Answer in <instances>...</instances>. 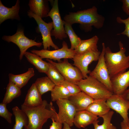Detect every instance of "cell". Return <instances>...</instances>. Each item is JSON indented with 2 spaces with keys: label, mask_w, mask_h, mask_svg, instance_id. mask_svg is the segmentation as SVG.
<instances>
[{
  "label": "cell",
  "mask_w": 129,
  "mask_h": 129,
  "mask_svg": "<svg viewBox=\"0 0 129 129\" xmlns=\"http://www.w3.org/2000/svg\"><path fill=\"white\" fill-rule=\"evenodd\" d=\"M21 109L25 112L28 119L27 125L25 129H42L43 124L49 118L57 113L52 102L48 104L44 100L40 105L35 107H29L22 104Z\"/></svg>",
  "instance_id": "cell-1"
},
{
  "label": "cell",
  "mask_w": 129,
  "mask_h": 129,
  "mask_svg": "<svg viewBox=\"0 0 129 129\" xmlns=\"http://www.w3.org/2000/svg\"><path fill=\"white\" fill-rule=\"evenodd\" d=\"M101 53L98 51L90 50L81 54H75L73 58V65L81 71L84 79L87 78L91 71L88 69L89 64L93 61H98Z\"/></svg>",
  "instance_id": "cell-11"
},
{
  "label": "cell",
  "mask_w": 129,
  "mask_h": 129,
  "mask_svg": "<svg viewBox=\"0 0 129 129\" xmlns=\"http://www.w3.org/2000/svg\"><path fill=\"white\" fill-rule=\"evenodd\" d=\"M7 104L2 102L0 103V116L4 118L9 124L11 123L12 113L6 108Z\"/></svg>",
  "instance_id": "cell-32"
},
{
  "label": "cell",
  "mask_w": 129,
  "mask_h": 129,
  "mask_svg": "<svg viewBox=\"0 0 129 129\" xmlns=\"http://www.w3.org/2000/svg\"><path fill=\"white\" fill-rule=\"evenodd\" d=\"M70 127L67 123L63 124V126L62 129H71Z\"/></svg>",
  "instance_id": "cell-38"
},
{
  "label": "cell",
  "mask_w": 129,
  "mask_h": 129,
  "mask_svg": "<svg viewBox=\"0 0 129 129\" xmlns=\"http://www.w3.org/2000/svg\"><path fill=\"white\" fill-rule=\"evenodd\" d=\"M99 117L86 110L77 111L74 117L73 124L78 128H85L98 120Z\"/></svg>",
  "instance_id": "cell-15"
},
{
  "label": "cell",
  "mask_w": 129,
  "mask_h": 129,
  "mask_svg": "<svg viewBox=\"0 0 129 129\" xmlns=\"http://www.w3.org/2000/svg\"><path fill=\"white\" fill-rule=\"evenodd\" d=\"M102 51L98 63L94 69L91 71L89 74L90 75L103 84L113 92L111 78L104 59L106 47L104 43H102Z\"/></svg>",
  "instance_id": "cell-8"
},
{
  "label": "cell",
  "mask_w": 129,
  "mask_h": 129,
  "mask_svg": "<svg viewBox=\"0 0 129 129\" xmlns=\"http://www.w3.org/2000/svg\"><path fill=\"white\" fill-rule=\"evenodd\" d=\"M48 16L52 19L53 29L51 31V36H54L56 39L62 40L67 37L64 27V22L61 18L59 13L58 0L54 1L52 9L48 13Z\"/></svg>",
  "instance_id": "cell-12"
},
{
  "label": "cell",
  "mask_w": 129,
  "mask_h": 129,
  "mask_svg": "<svg viewBox=\"0 0 129 129\" xmlns=\"http://www.w3.org/2000/svg\"><path fill=\"white\" fill-rule=\"evenodd\" d=\"M34 70L32 68H29L26 72L20 74L14 75L9 73V81L21 88L25 86L29 80L35 75Z\"/></svg>",
  "instance_id": "cell-20"
},
{
  "label": "cell",
  "mask_w": 129,
  "mask_h": 129,
  "mask_svg": "<svg viewBox=\"0 0 129 129\" xmlns=\"http://www.w3.org/2000/svg\"><path fill=\"white\" fill-rule=\"evenodd\" d=\"M120 125V129H129V122H125L123 121L121 123Z\"/></svg>",
  "instance_id": "cell-36"
},
{
  "label": "cell",
  "mask_w": 129,
  "mask_h": 129,
  "mask_svg": "<svg viewBox=\"0 0 129 129\" xmlns=\"http://www.w3.org/2000/svg\"><path fill=\"white\" fill-rule=\"evenodd\" d=\"M59 85L65 87L69 91L71 96L75 95L81 91L78 85L65 80Z\"/></svg>",
  "instance_id": "cell-31"
},
{
  "label": "cell",
  "mask_w": 129,
  "mask_h": 129,
  "mask_svg": "<svg viewBox=\"0 0 129 129\" xmlns=\"http://www.w3.org/2000/svg\"><path fill=\"white\" fill-rule=\"evenodd\" d=\"M27 15L30 17L33 18L38 25V30L42 37L43 49H47L48 48L49 50L50 46L55 50L59 49L58 47L54 43L51 38V33L53 28L52 22L46 23L42 18L30 10L27 12Z\"/></svg>",
  "instance_id": "cell-10"
},
{
  "label": "cell",
  "mask_w": 129,
  "mask_h": 129,
  "mask_svg": "<svg viewBox=\"0 0 129 129\" xmlns=\"http://www.w3.org/2000/svg\"><path fill=\"white\" fill-rule=\"evenodd\" d=\"M64 22L65 32L69 37L71 43L70 48L75 50L79 44L81 40L75 33L72 27V25L64 21Z\"/></svg>",
  "instance_id": "cell-28"
},
{
  "label": "cell",
  "mask_w": 129,
  "mask_h": 129,
  "mask_svg": "<svg viewBox=\"0 0 129 129\" xmlns=\"http://www.w3.org/2000/svg\"><path fill=\"white\" fill-rule=\"evenodd\" d=\"M52 100L53 102L60 99H68L71 96L68 90L61 85H56L51 91Z\"/></svg>",
  "instance_id": "cell-27"
},
{
  "label": "cell",
  "mask_w": 129,
  "mask_h": 129,
  "mask_svg": "<svg viewBox=\"0 0 129 129\" xmlns=\"http://www.w3.org/2000/svg\"><path fill=\"white\" fill-rule=\"evenodd\" d=\"M49 63V66L46 74L56 85H59L65 79L58 70Z\"/></svg>",
  "instance_id": "cell-30"
},
{
  "label": "cell",
  "mask_w": 129,
  "mask_h": 129,
  "mask_svg": "<svg viewBox=\"0 0 129 129\" xmlns=\"http://www.w3.org/2000/svg\"><path fill=\"white\" fill-rule=\"evenodd\" d=\"M51 119L52 121L51 125L49 129H62V124L54 120L53 117Z\"/></svg>",
  "instance_id": "cell-34"
},
{
  "label": "cell",
  "mask_w": 129,
  "mask_h": 129,
  "mask_svg": "<svg viewBox=\"0 0 129 129\" xmlns=\"http://www.w3.org/2000/svg\"><path fill=\"white\" fill-rule=\"evenodd\" d=\"M82 91L94 100L107 99L113 94L104 85L89 75L77 84Z\"/></svg>",
  "instance_id": "cell-4"
},
{
  "label": "cell",
  "mask_w": 129,
  "mask_h": 129,
  "mask_svg": "<svg viewBox=\"0 0 129 129\" xmlns=\"http://www.w3.org/2000/svg\"><path fill=\"white\" fill-rule=\"evenodd\" d=\"M116 21L119 23H123L125 25L124 30L120 33H118L117 35H123L126 36L129 38V16L125 19H123L120 17L116 18Z\"/></svg>",
  "instance_id": "cell-33"
},
{
  "label": "cell",
  "mask_w": 129,
  "mask_h": 129,
  "mask_svg": "<svg viewBox=\"0 0 129 129\" xmlns=\"http://www.w3.org/2000/svg\"><path fill=\"white\" fill-rule=\"evenodd\" d=\"M24 56L27 61L35 67L38 72L46 74L49 66L48 62L43 61L40 56L31 52L27 51Z\"/></svg>",
  "instance_id": "cell-22"
},
{
  "label": "cell",
  "mask_w": 129,
  "mask_h": 129,
  "mask_svg": "<svg viewBox=\"0 0 129 129\" xmlns=\"http://www.w3.org/2000/svg\"><path fill=\"white\" fill-rule=\"evenodd\" d=\"M118 44L120 50L117 52H112L108 47L105 49L104 59L111 78L129 68V56L126 55V49L121 41Z\"/></svg>",
  "instance_id": "cell-3"
},
{
  "label": "cell",
  "mask_w": 129,
  "mask_h": 129,
  "mask_svg": "<svg viewBox=\"0 0 129 129\" xmlns=\"http://www.w3.org/2000/svg\"><path fill=\"white\" fill-rule=\"evenodd\" d=\"M64 19L72 25L79 23L87 31L91 30L93 26L97 29L102 28L105 20L103 16L98 14L97 9L95 6L76 12H69L65 16Z\"/></svg>",
  "instance_id": "cell-2"
},
{
  "label": "cell",
  "mask_w": 129,
  "mask_h": 129,
  "mask_svg": "<svg viewBox=\"0 0 129 129\" xmlns=\"http://www.w3.org/2000/svg\"><path fill=\"white\" fill-rule=\"evenodd\" d=\"M47 1L43 0H30L28 5L30 10L41 18L48 17L49 12Z\"/></svg>",
  "instance_id": "cell-19"
},
{
  "label": "cell",
  "mask_w": 129,
  "mask_h": 129,
  "mask_svg": "<svg viewBox=\"0 0 129 129\" xmlns=\"http://www.w3.org/2000/svg\"><path fill=\"white\" fill-rule=\"evenodd\" d=\"M46 60L58 70L65 80L77 85L79 82L84 79L79 69L70 63L67 59H64L62 62L58 63L49 59Z\"/></svg>",
  "instance_id": "cell-5"
},
{
  "label": "cell",
  "mask_w": 129,
  "mask_h": 129,
  "mask_svg": "<svg viewBox=\"0 0 129 129\" xmlns=\"http://www.w3.org/2000/svg\"><path fill=\"white\" fill-rule=\"evenodd\" d=\"M114 113L113 111H110L105 114L101 117L103 120L102 124L101 125L98 124L99 121L97 120L93 124L94 129H117L116 127L111 123L113 116Z\"/></svg>",
  "instance_id": "cell-29"
},
{
  "label": "cell",
  "mask_w": 129,
  "mask_h": 129,
  "mask_svg": "<svg viewBox=\"0 0 129 129\" xmlns=\"http://www.w3.org/2000/svg\"><path fill=\"white\" fill-rule=\"evenodd\" d=\"M113 94L122 96L129 87V70L111 78Z\"/></svg>",
  "instance_id": "cell-14"
},
{
  "label": "cell",
  "mask_w": 129,
  "mask_h": 129,
  "mask_svg": "<svg viewBox=\"0 0 129 129\" xmlns=\"http://www.w3.org/2000/svg\"><path fill=\"white\" fill-rule=\"evenodd\" d=\"M20 1L17 0L15 5L11 8L5 6L0 0V24L6 20H20L19 15L20 9Z\"/></svg>",
  "instance_id": "cell-17"
},
{
  "label": "cell",
  "mask_w": 129,
  "mask_h": 129,
  "mask_svg": "<svg viewBox=\"0 0 129 129\" xmlns=\"http://www.w3.org/2000/svg\"><path fill=\"white\" fill-rule=\"evenodd\" d=\"M34 83L42 95L48 91H51L56 86L54 82L46 76L37 78Z\"/></svg>",
  "instance_id": "cell-26"
},
{
  "label": "cell",
  "mask_w": 129,
  "mask_h": 129,
  "mask_svg": "<svg viewBox=\"0 0 129 129\" xmlns=\"http://www.w3.org/2000/svg\"><path fill=\"white\" fill-rule=\"evenodd\" d=\"M42 95L40 94L34 84H32L28 90L23 104L29 107H35L43 103Z\"/></svg>",
  "instance_id": "cell-18"
},
{
  "label": "cell",
  "mask_w": 129,
  "mask_h": 129,
  "mask_svg": "<svg viewBox=\"0 0 129 129\" xmlns=\"http://www.w3.org/2000/svg\"><path fill=\"white\" fill-rule=\"evenodd\" d=\"M121 96L125 99L129 100V87Z\"/></svg>",
  "instance_id": "cell-37"
},
{
  "label": "cell",
  "mask_w": 129,
  "mask_h": 129,
  "mask_svg": "<svg viewBox=\"0 0 129 129\" xmlns=\"http://www.w3.org/2000/svg\"><path fill=\"white\" fill-rule=\"evenodd\" d=\"M68 100L74 105L77 111L86 110L94 100L82 91L71 96Z\"/></svg>",
  "instance_id": "cell-16"
},
{
  "label": "cell",
  "mask_w": 129,
  "mask_h": 129,
  "mask_svg": "<svg viewBox=\"0 0 129 129\" xmlns=\"http://www.w3.org/2000/svg\"><path fill=\"white\" fill-rule=\"evenodd\" d=\"M31 52L40 56L41 58L53 59L61 62V59H73L75 53L74 50L68 48L67 43L64 41L62 43V47L60 49L54 50H49L43 49L38 50L32 49Z\"/></svg>",
  "instance_id": "cell-9"
},
{
  "label": "cell",
  "mask_w": 129,
  "mask_h": 129,
  "mask_svg": "<svg viewBox=\"0 0 129 129\" xmlns=\"http://www.w3.org/2000/svg\"><path fill=\"white\" fill-rule=\"evenodd\" d=\"M56 102L59 111L56 115L53 117L54 120L62 124L66 123L70 127L73 126L74 117L77 111L75 106L68 99H59Z\"/></svg>",
  "instance_id": "cell-7"
},
{
  "label": "cell",
  "mask_w": 129,
  "mask_h": 129,
  "mask_svg": "<svg viewBox=\"0 0 129 129\" xmlns=\"http://www.w3.org/2000/svg\"><path fill=\"white\" fill-rule=\"evenodd\" d=\"M108 107L118 113L126 123L129 122L128 111L129 110V100L121 96L113 94L106 100Z\"/></svg>",
  "instance_id": "cell-13"
},
{
  "label": "cell",
  "mask_w": 129,
  "mask_h": 129,
  "mask_svg": "<svg viewBox=\"0 0 129 129\" xmlns=\"http://www.w3.org/2000/svg\"><path fill=\"white\" fill-rule=\"evenodd\" d=\"M99 38L95 35L88 39L81 40L76 48L74 50L75 54H81L88 51H98L97 44Z\"/></svg>",
  "instance_id": "cell-23"
},
{
  "label": "cell",
  "mask_w": 129,
  "mask_h": 129,
  "mask_svg": "<svg viewBox=\"0 0 129 129\" xmlns=\"http://www.w3.org/2000/svg\"><path fill=\"white\" fill-rule=\"evenodd\" d=\"M107 100L104 99L94 100L86 110L96 116L101 117L110 110V109L107 104Z\"/></svg>",
  "instance_id": "cell-21"
},
{
  "label": "cell",
  "mask_w": 129,
  "mask_h": 129,
  "mask_svg": "<svg viewBox=\"0 0 129 129\" xmlns=\"http://www.w3.org/2000/svg\"><path fill=\"white\" fill-rule=\"evenodd\" d=\"M6 90L2 102L6 104L10 103L14 99L18 97L21 94V88L10 81Z\"/></svg>",
  "instance_id": "cell-25"
},
{
  "label": "cell",
  "mask_w": 129,
  "mask_h": 129,
  "mask_svg": "<svg viewBox=\"0 0 129 129\" xmlns=\"http://www.w3.org/2000/svg\"><path fill=\"white\" fill-rule=\"evenodd\" d=\"M122 8L123 11L129 16V0H122Z\"/></svg>",
  "instance_id": "cell-35"
},
{
  "label": "cell",
  "mask_w": 129,
  "mask_h": 129,
  "mask_svg": "<svg viewBox=\"0 0 129 129\" xmlns=\"http://www.w3.org/2000/svg\"><path fill=\"white\" fill-rule=\"evenodd\" d=\"M12 110L15 119V124L12 129H22L28 123V119L27 115L17 106L13 107Z\"/></svg>",
  "instance_id": "cell-24"
},
{
  "label": "cell",
  "mask_w": 129,
  "mask_h": 129,
  "mask_svg": "<svg viewBox=\"0 0 129 129\" xmlns=\"http://www.w3.org/2000/svg\"><path fill=\"white\" fill-rule=\"evenodd\" d=\"M2 39L8 42H12L18 47L20 51L19 56L20 61L22 59L25 53L29 48L34 46L40 47L43 44L42 43L38 42L35 40L28 38L25 36L24 31L22 29H18L16 33L12 35H4Z\"/></svg>",
  "instance_id": "cell-6"
}]
</instances>
